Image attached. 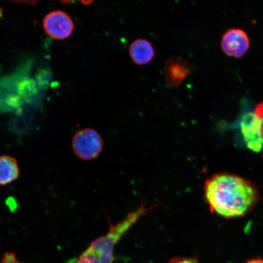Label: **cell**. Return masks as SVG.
I'll return each mask as SVG.
<instances>
[{
  "label": "cell",
  "instance_id": "3",
  "mask_svg": "<svg viewBox=\"0 0 263 263\" xmlns=\"http://www.w3.org/2000/svg\"><path fill=\"white\" fill-rule=\"evenodd\" d=\"M72 149L76 156L83 160H91L100 155L103 141L97 130L84 129L76 134L72 140Z\"/></svg>",
  "mask_w": 263,
  "mask_h": 263
},
{
  "label": "cell",
  "instance_id": "6",
  "mask_svg": "<svg viewBox=\"0 0 263 263\" xmlns=\"http://www.w3.org/2000/svg\"><path fill=\"white\" fill-rule=\"evenodd\" d=\"M195 71L189 62L180 57H172L164 66V76L167 86L178 87L185 79Z\"/></svg>",
  "mask_w": 263,
  "mask_h": 263
},
{
  "label": "cell",
  "instance_id": "12",
  "mask_svg": "<svg viewBox=\"0 0 263 263\" xmlns=\"http://www.w3.org/2000/svg\"><path fill=\"white\" fill-rule=\"evenodd\" d=\"M170 263H199L195 258L179 257L174 258Z\"/></svg>",
  "mask_w": 263,
  "mask_h": 263
},
{
  "label": "cell",
  "instance_id": "10",
  "mask_svg": "<svg viewBox=\"0 0 263 263\" xmlns=\"http://www.w3.org/2000/svg\"><path fill=\"white\" fill-rule=\"evenodd\" d=\"M3 263H21L17 260L14 253L6 252L2 259Z\"/></svg>",
  "mask_w": 263,
  "mask_h": 263
},
{
  "label": "cell",
  "instance_id": "13",
  "mask_svg": "<svg viewBox=\"0 0 263 263\" xmlns=\"http://www.w3.org/2000/svg\"><path fill=\"white\" fill-rule=\"evenodd\" d=\"M246 263H263V259L260 258L254 259L247 262Z\"/></svg>",
  "mask_w": 263,
  "mask_h": 263
},
{
  "label": "cell",
  "instance_id": "5",
  "mask_svg": "<svg viewBox=\"0 0 263 263\" xmlns=\"http://www.w3.org/2000/svg\"><path fill=\"white\" fill-rule=\"evenodd\" d=\"M241 129L247 146L250 149L259 152L263 147L261 133V121L255 114L248 112L243 115Z\"/></svg>",
  "mask_w": 263,
  "mask_h": 263
},
{
  "label": "cell",
  "instance_id": "7",
  "mask_svg": "<svg viewBox=\"0 0 263 263\" xmlns=\"http://www.w3.org/2000/svg\"><path fill=\"white\" fill-rule=\"evenodd\" d=\"M249 46L248 36L241 29H230L222 36L221 47L229 57H242L248 51Z\"/></svg>",
  "mask_w": 263,
  "mask_h": 263
},
{
  "label": "cell",
  "instance_id": "11",
  "mask_svg": "<svg viewBox=\"0 0 263 263\" xmlns=\"http://www.w3.org/2000/svg\"><path fill=\"white\" fill-rule=\"evenodd\" d=\"M254 114L261 121V133L263 137V103L256 106Z\"/></svg>",
  "mask_w": 263,
  "mask_h": 263
},
{
  "label": "cell",
  "instance_id": "1",
  "mask_svg": "<svg viewBox=\"0 0 263 263\" xmlns=\"http://www.w3.org/2000/svg\"><path fill=\"white\" fill-rule=\"evenodd\" d=\"M205 197L211 212L224 218L245 215L258 200L255 186L232 174H215L206 180Z\"/></svg>",
  "mask_w": 263,
  "mask_h": 263
},
{
  "label": "cell",
  "instance_id": "2",
  "mask_svg": "<svg viewBox=\"0 0 263 263\" xmlns=\"http://www.w3.org/2000/svg\"><path fill=\"white\" fill-rule=\"evenodd\" d=\"M147 210L146 206L141 205L123 221L111 226L107 234L95 240L74 263H113L115 245Z\"/></svg>",
  "mask_w": 263,
  "mask_h": 263
},
{
  "label": "cell",
  "instance_id": "4",
  "mask_svg": "<svg viewBox=\"0 0 263 263\" xmlns=\"http://www.w3.org/2000/svg\"><path fill=\"white\" fill-rule=\"evenodd\" d=\"M43 25L48 35L58 40L68 38L74 29L71 16L61 10L49 12L45 16Z\"/></svg>",
  "mask_w": 263,
  "mask_h": 263
},
{
  "label": "cell",
  "instance_id": "9",
  "mask_svg": "<svg viewBox=\"0 0 263 263\" xmlns=\"http://www.w3.org/2000/svg\"><path fill=\"white\" fill-rule=\"evenodd\" d=\"M20 170L15 158L0 156V185H7L18 179Z\"/></svg>",
  "mask_w": 263,
  "mask_h": 263
},
{
  "label": "cell",
  "instance_id": "8",
  "mask_svg": "<svg viewBox=\"0 0 263 263\" xmlns=\"http://www.w3.org/2000/svg\"><path fill=\"white\" fill-rule=\"evenodd\" d=\"M129 52L132 61L139 65L149 64L155 57L151 43L144 39H138L130 45Z\"/></svg>",
  "mask_w": 263,
  "mask_h": 263
}]
</instances>
